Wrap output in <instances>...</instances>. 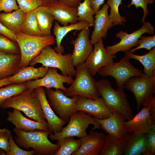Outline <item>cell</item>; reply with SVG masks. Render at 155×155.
Masks as SVG:
<instances>
[{
    "instance_id": "cell-1",
    "label": "cell",
    "mask_w": 155,
    "mask_h": 155,
    "mask_svg": "<svg viewBox=\"0 0 155 155\" xmlns=\"http://www.w3.org/2000/svg\"><path fill=\"white\" fill-rule=\"evenodd\" d=\"M16 136L14 141L20 147L26 150L32 148L38 155H55L59 148L56 143L54 144L48 139L51 133L49 131L37 130L25 131L15 128Z\"/></svg>"
},
{
    "instance_id": "cell-2",
    "label": "cell",
    "mask_w": 155,
    "mask_h": 155,
    "mask_svg": "<svg viewBox=\"0 0 155 155\" xmlns=\"http://www.w3.org/2000/svg\"><path fill=\"white\" fill-rule=\"evenodd\" d=\"M0 107L3 109L16 108L35 121L47 122L35 89L27 88L9 98L2 102Z\"/></svg>"
},
{
    "instance_id": "cell-3",
    "label": "cell",
    "mask_w": 155,
    "mask_h": 155,
    "mask_svg": "<svg viewBox=\"0 0 155 155\" xmlns=\"http://www.w3.org/2000/svg\"><path fill=\"white\" fill-rule=\"evenodd\" d=\"M16 40L19 47L21 61L19 69L28 66L31 61L38 55L48 45H54L55 38L51 34L45 36H35L20 32L15 33Z\"/></svg>"
},
{
    "instance_id": "cell-4",
    "label": "cell",
    "mask_w": 155,
    "mask_h": 155,
    "mask_svg": "<svg viewBox=\"0 0 155 155\" xmlns=\"http://www.w3.org/2000/svg\"><path fill=\"white\" fill-rule=\"evenodd\" d=\"M96 85L101 98L112 111L121 113L127 121L133 118L132 110L126 98L123 88H118L115 90L112 87L110 82L104 79L96 82Z\"/></svg>"
},
{
    "instance_id": "cell-5",
    "label": "cell",
    "mask_w": 155,
    "mask_h": 155,
    "mask_svg": "<svg viewBox=\"0 0 155 155\" xmlns=\"http://www.w3.org/2000/svg\"><path fill=\"white\" fill-rule=\"evenodd\" d=\"M68 122L67 125L63 127L60 132L50 133L49 135L50 139L57 141L69 137L83 138L87 135L86 130L91 124L94 126L92 130L100 129V125L95 121L94 117L82 111H78L71 115Z\"/></svg>"
},
{
    "instance_id": "cell-6",
    "label": "cell",
    "mask_w": 155,
    "mask_h": 155,
    "mask_svg": "<svg viewBox=\"0 0 155 155\" xmlns=\"http://www.w3.org/2000/svg\"><path fill=\"white\" fill-rule=\"evenodd\" d=\"M38 63L41 64L42 66L58 69L64 76L72 77L75 75L76 70L72 64V54L63 55L57 53L50 45L44 48L31 61L29 65L33 66Z\"/></svg>"
},
{
    "instance_id": "cell-7",
    "label": "cell",
    "mask_w": 155,
    "mask_h": 155,
    "mask_svg": "<svg viewBox=\"0 0 155 155\" xmlns=\"http://www.w3.org/2000/svg\"><path fill=\"white\" fill-rule=\"evenodd\" d=\"M84 63L76 67L75 78L71 86L64 92L68 97L79 96L96 99L101 97L96 81L84 66Z\"/></svg>"
},
{
    "instance_id": "cell-8",
    "label": "cell",
    "mask_w": 155,
    "mask_h": 155,
    "mask_svg": "<svg viewBox=\"0 0 155 155\" xmlns=\"http://www.w3.org/2000/svg\"><path fill=\"white\" fill-rule=\"evenodd\" d=\"M129 60L125 56L119 62H113L108 66L102 67L98 73L102 76L112 77L115 80L118 88H124L125 82L131 77L144 75V71L136 68Z\"/></svg>"
},
{
    "instance_id": "cell-9",
    "label": "cell",
    "mask_w": 155,
    "mask_h": 155,
    "mask_svg": "<svg viewBox=\"0 0 155 155\" xmlns=\"http://www.w3.org/2000/svg\"><path fill=\"white\" fill-rule=\"evenodd\" d=\"M48 100L51 106L59 118L66 123L71 115L76 112L75 102L76 96L70 98L59 89L44 88Z\"/></svg>"
},
{
    "instance_id": "cell-10",
    "label": "cell",
    "mask_w": 155,
    "mask_h": 155,
    "mask_svg": "<svg viewBox=\"0 0 155 155\" xmlns=\"http://www.w3.org/2000/svg\"><path fill=\"white\" fill-rule=\"evenodd\" d=\"M143 23L140 28L131 33L122 30L117 33L116 36L120 39V41L115 45L106 46V51L112 55L120 51H129L133 47L138 45V40L143 34L146 33L154 34V28L151 23L146 21Z\"/></svg>"
},
{
    "instance_id": "cell-11",
    "label": "cell",
    "mask_w": 155,
    "mask_h": 155,
    "mask_svg": "<svg viewBox=\"0 0 155 155\" xmlns=\"http://www.w3.org/2000/svg\"><path fill=\"white\" fill-rule=\"evenodd\" d=\"M123 88L129 90L134 95L139 111L142 101L155 93V75L148 77L145 75L131 77L125 82Z\"/></svg>"
},
{
    "instance_id": "cell-12",
    "label": "cell",
    "mask_w": 155,
    "mask_h": 155,
    "mask_svg": "<svg viewBox=\"0 0 155 155\" xmlns=\"http://www.w3.org/2000/svg\"><path fill=\"white\" fill-rule=\"evenodd\" d=\"M93 50L84 63L92 76L95 75L102 67L113 62L115 55L110 54L104 47L102 38L94 44Z\"/></svg>"
},
{
    "instance_id": "cell-13",
    "label": "cell",
    "mask_w": 155,
    "mask_h": 155,
    "mask_svg": "<svg viewBox=\"0 0 155 155\" xmlns=\"http://www.w3.org/2000/svg\"><path fill=\"white\" fill-rule=\"evenodd\" d=\"M73 81L71 77L59 74L57 68L49 67L46 74L43 78L24 83L27 88L34 89L39 87H43L46 88L59 89L65 92L67 88L64 86V84L71 85Z\"/></svg>"
},
{
    "instance_id": "cell-14",
    "label": "cell",
    "mask_w": 155,
    "mask_h": 155,
    "mask_svg": "<svg viewBox=\"0 0 155 155\" xmlns=\"http://www.w3.org/2000/svg\"><path fill=\"white\" fill-rule=\"evenodd\" d=\"M75 106L77 111H83L100 119L107 118L112 113L101 97L93 99L77 96Z\"/></svg>"
},
{
    "instance_id": "cell-15",
    "label": "cell",
    "mask_w": 155,
    "mask_h": 155,
    "mask_svg": "<svg viewBox=\"0 0 155 155\" xmlns=\"http://www.w3.org/2000/svg\"><path fill=\"white\" fill-rule=\"evenodd\" d=\"M90 31L89 27L82 30L77 37L71 42L74 47L72 58L74 67L84 63L93 50V44L89 39Z\"/></svg>"
},
{
    "instance_id": "cell-16",
    "label": "cell",
    "mask_w": 155,
    "mask_h": 155,
    "mask_svg": "<svg viewBox=\"0 0 155 155\" xmlns=\"http://www.w3.org/2000/svg\"><path fill=\"white\" fill-rule=\"evenodd\" d=\"M112 115L107 118L100 119L94 117L95 121L100 125V128L121 140H124L128 132L124 125L126 119L119 112L112 111Z\"/></svg>"
},
{
    "instance_id": "cell-17",
    "label": "cell",
    "mask_w": 155,
    "mask_h": 155,
    "mask_svg": "<svg viewBox=\"0 0 155 155\" xmlns=\"http://www.w3.org/2000/svg\"><path fill=\"white\" fill-rule=\"evenodd\" d=\"M155 119L151 117L149 109L144 107L131 120L125 121V130L134 134H148L155 125Z\"/></svg>"
},
{
    "instance_id": "cell-18",
    "label": "cell",
    "mask_w": 155,
    "mask_h": 155,
    "mask_svg": "<svg viewBox=\"0 0 155 155\" xmlns=\"http://www.w3.org/2000/svg\"><path fill=\"white\" fill-rule=\"evenodd\" d=\"M34 89L48 123L49 131L51 133L60 132L67 123L60 119L54 112L48 101L44 87H39Z\"/></svg>"
},
{
    "instance_id": "cell-19",
    "label": "cell",
    "mask_w": 155,
    "mask_h": 155,
    "mask_svg": "<svg viewBox=\"0 0 155 155\" xmlns=\"http://www.w3.org/2000/svg\"><path fill=\"white\" fill-rule=\"evenodd\" d=\"M106 135L102 132L91 130L81 139L80 148L72 155H99L104 145Z\"/></svg>"
},
{
    "instance_id": "cell-20",
    "label": "cell",
    "mask_w": 155,
    "mask_h": 155,
    "mask_svg": "<svg viewBox=\"0 0 155 155\" xmlns=\"http://www.w3.org/2000/svg\"><path fill=\"white\" fill-rule=\"evenodd\" d=\"M109 7L107 4H104L95 14L94 20V30L91 36L90 41L93 45L100 39L106 38L108 30L113 27V23L108 15Z\"/></svg>"
},
{
    "instance_id": "cell-21",
    "label": "cell",
    "mask_w": 155,
    "mask_h": 155,
    "mask_svg": "<svg viewBox=\"0 0 155 155\" xmlns=\"http://www.w3.org/2000/svg\"><path fill=\"white\" fill-rule=\"evenodd\" d=\"M6 120L15 127V128L25 131L37 130L49 131L48 123L30 120L24 116L20 111L13 108L12 111L8 113Z\"/></svg>"
},
{
    "instance_id": "cell-22",
    "label": "cell",
    "mask_w": 155,
    "mask_h": 155,
    "mask_svg": "<svg viewBox=\"0 0 155 155\" xmlns=\"http://www.w3.org/2000/svg\"><path fill=\"white\" fill-rule=\"evenodd\" d=\"M49 8L54 19L63 26L78 22L77 7L58 2Z\"/></svg>"
},
{
    "instance_id": "cell-23",
    "label": "cell",
    "mask_w": 155,
    "mask_h": 155,
    "mask_svg": "<svg viewBox=\"0 0 155 155\" xmlns=\"http://www.w3.org/2000/svg\"><path fill=\"white\" fill-rule=\"evenodd\" d=\"M21 61L20 53L0 51V80L17 73Z\"/></svg>"
},
{
    "instance_id": "cell-24",
    "label": "cell",
    "mask_w": 155,
    "mask_h": 155,
    "mask_svg": "<svg viewBox=\"0 0 155 155\" xmlns=\"http://www.w3.org/2000/svg\"><path fill=\"white\" fill-rule=\"evenodd\" d=\"M148 142V134L128 133L124 139V155H144L146 150Z\"/></svg>"
},
{
    "instance_id": "cell-25",
    "label": "cell",
    "mask_w": 155,
    "mask_h": 155,
    "mask_svg": "<svg viewBox=\"0 0 155 155\" xmlns=\"http://www.w3.org/2000/svg\"><path fill=\"white\" fill-rule=\"evenodd\" d=\"M48 67L41 66L34 68L27 66L18 70V72L8 78L12 83L20 84L26 82L37 80L44 77L47 74Z\"/></svg>"
},
{
    "instance_id": "cell-26",
    "label": "cell",
    "mask_w": 155,
    "mask_h": 155,
    "mask_svg": "<svg viewBox=\"0 0 155 155\" xmlns=\"http://www.w3.org/2000/svg\"><path fill=\"white\" fill-rule=\"evenodd\" d=\"M90 26L89 23L85 21H81L71 24L69 25L61 26L58 22L55 21L53 30V34L55 37L57 46L53 49L57 53L63 54L64 48L61 45L62 40L67 33L73 30H80Z\"/></svg>"
},
{
    "instance_id": "cell-27",
    "label": "cell",
    "mask_w": 155,
    "mask_h": 155,
    "mask_svg": "<svg viewBox=\"0 0 155 155\" xmlns=\"http://www.w3.org/2000/svg\"><path fill=\"white\" fill-rule=\"evenodd\" d=\"M34 11L38 21L41 36L51 35V29L55 20L49 7L44 6L38 7Z\"/></svg>"
},
{
    "instance_id": "cell-28",
    "label": "cell",
    "mask_w": 155,
    "mask_h": 155,
    "mask_svg": "<svg viewBox=\"0 0 155 155\" xmlns=\"http://www.w3.org/2000/svg\"><path fill=\"white\" fill-rule=\"evenodd\" d=\"M27 14L20 8L12 13H0V22L8 29L16 33L19 32Z\"/></svg>"
},
{
    "instance_id": "cell-29",
    "label": "cell",
    "mask_w": 155,
    "mask_h": 155,
    "mask_svg": "<svg viewBox=\"0 0 155 155\" xmlns=\"http://www.w3.org/2000/svg\"><path fill=\"white\" fill-rule=\"evenodd\" d=\"M126 56L129 58L138 61L144 67L145 75L148 77L155 75V47L147 53L142 55L134 54L127 51L125 52Z\"/></svg>"
},
{
    "instance_id": "cell-30",
    "label": "cell",
    "mask_w": 155,
    "mask_h": 155,
    "mask_svg": "<svg viewBox=\"0 0 155 155\" xmlns=\"http://www.w3.org/2000/svg\"><path fill=\"white\" fill-rule=\"evenodd\" d=\"M124 139L121 140L108 134L106 135L103 148L100 155H120L124 154L125 150Z\"/></svg>"
},
{
    "instance_id": "cell-31",
    "label": "cell",
    "mask_w": 155,
    "mask_h": 155,
    "mask_svg": "<svg viewBox=\"0 0 155 155\" xmlns=\"http://www.w3.org/2000/svg\"><path fill=\"white\" fill-rule=\"evenodd\" d=\"M19 31L30 36H41L34 10L27 13L26 18L20 26Z\"/></svg>"
},
{
    "instance_id": "cell-32",
    "label": "cell",
    "mask_w": 155,
    "mask_h": 155,
    "mask_svg": "<svg viewBox=\"0 0 155 155\" xmlns=\"http://www.w3.org/2000/svg\"><path fill=\"white\" fill-rule=\"evenodd\" d=\"M57 143L59 148L55 155H72L80 148L81 139H75L73 137H66L57 141Z\"/></svg>"
},
{
    "instance_id": "cell-33",
    "label": "cell",
    "mask_w": 155,
    "mask_h": 155,
    "mask_svg": "<svg viewBox=\"0 0 155 155\" xmlns=\"http://www.w3.org/2000/svg\"><path fill=\"white\" fill-rule=\"evenodd\" d=\"M77 8L78 22L86 21L89 23L90 26H93V15L96 12L92 7L90 0H84L79 4Z\"/></svg>"
},
{
    "instance_id": "cell-34",
    "label": "cell",
    "mask_w": 155,
    "mask_h": 155,
    "mask_svg": "<svg viewBox=\"0 0 155 155\" xmlns=\"http://www.w3.org/2000/svg\"><path fill=\"white\" fill-rule=\"evenodd\" d=\"M122 0H108L107 4L110 7L109 17L113 25H124L126 21L125 17L121 16L119 14V7L122 4Z\"/></svg>"
},
{
    "instance_id": "cell-35",
    "label": "cell",
    "mask_w": 155,
    "mask_h": 155,
    "mask_svg": "<svg viewBox=\"0 0 155 155\" xmlns=\"http://www.w3.org/2000/svg\"><path fill=\"white\" fill-rule=\"evenodd\" d=\"M27 89L24 83H12L0 88V104L9 98Z\"/></svg>"
},
{
    "instance_id": "cell-36",
    "label": "cell",
    "mask_w": 155,
    "mask_h": 155,
    "mask_svg": "<svg viewBox=\"0 0 155 155\" xmlns=\"http://www.w3.org/2000/svg\"><path fill=\"white\" fill-rule=\"evenodd\" d=\"M0 51L12 53H20L19 47L18 44L1 34Z\"/></svg>"
},
{
    "instance_id": "cell-37",
    "label": "cell",
    "mask_w": 155,
    "mask_h": 155,
    "mask_svg": "<svg viewBox=\"0 0 155 155\" xmlns=\"http://www.w3.org/2000/svg\"><path fill=\"white\" fill-rule=\"evenodd\" d=\"M9 151L5 154V155H32L35 153V151L33 149L27 151L21 148L13 140L11 134L9 136Z\"/></svg>"
},
{
    "instance_id": "cell-38",
    "label": "cell",
    "mask_w": 155,
    "mask_h": 155,
    "mask_svg": "<svg viewBox=\"0 0 155 155\" xmlns=\"http://www.w3.org/2000/svg\"><path fill=\"white\" fill-rule=\"evenodd\" d=\"M138 46L134 49H131L129 51L133 53L137 50L144 48L150 51L155 47V35L152 36H142L138 41Z\"/></svg>"
},
{
    "instance_id": "cell-39",
    "label": "cell",
    "mask_w": 155,
    "mask_h": 155,
    "mask_svg": "<svg viewBox=\"0 0 155 155\" xmlns=\"http://www.w3.org/2000/svg\"><path fill=\"white\" fill-rule=\"evenodd\" d=\"M16 0L20 9L26 13L34 10L39 6L43 5L42 2L40 0Z\"/></svg>"
},
{
    "instance_id": "cell-40",
    "label": "cell",
    "mask_w": 155,
    "mask_h": 155,
    "mask_svg": "<svg viewBox=\"0 0 155 155\" xmlns=\"http://www.w3.org/2000/svg\"><path fill=\"white\" fill-rule=\"evenodd\" d=\"M154 1L153 0H131V3L127 5V7L129 8L131 6L134 5L136 9L139 7H141L143 11V16L141 22L143 23L145 21L147 16L149 14L147 5L148 4H152Z\"/></svg>"
},
{
    "instance_id": "cell-41",
    "label": "cell",
    "mask_w": 155,
    "mask_h": 155,
    "mask_svg": "<svg viewBox=\"0 0 155 155\" xmlns=\"http://www.w3.org/2000/svg\"><path fill=\"white\" fill-rule=\"evenodd\" d=\"M11 132L6 128L0 129V149L6 153L9 151V138Z\"/></svg>"
},
{
    "instance_id": "cell-42",
    "label": "cell",
    "mask_w": 155,
    "mask_h": 155,
    "mask_svg": "<svg viewBox=\"0 0 155 155\" xmlns=\"http://www.w3.org/2000/svg\"><path fill=\"white\" fill-rule=\"evenodd\" d=\"M148 142L146 149L144 155L155 154V125L148 134Z\"/></svg>"
},
{
    "instance_id": "cell-43",
    "label": "cell",
    "mask_w": 155,
    "mask_h": 155,
    "mask_svg": "<svg viewBox=\"0 0 155 155\" xmlns=\"http://www.w3.org/2000/svg\"><path fill=\"white\" fill-rule=\"evenodd\" d=\"M16 0H0V12L5 13H11L13 10L19 9Z\"/></svg>"
},
{
    "instance_id": "cell-44",
    "label": "cell",
    "mask_w": 155,
    "mask_h": 155,
    "mask_svg": "<svg viewBox=\"0 0 155 155\" xmlns=\"http://www.w3.org/2000/svg\"><path fill=\"white\" fill-rule=\"evenodd\" d=\"M141 105L149 109L151 117L155 119V97L154 95L145 99L142 102Z\"/></svg>"
},
{
    "instance_id": "cell-45",
    "label": "cell",
    "mask_w": 155,
    "mask_h": 155,
    "mask_svg": "<svg viewBox=\"0 0 155 155\" xmlns=\"http://www.w3.org/2000/svg\"><path fill=\"white\" fill-rule=\"evenodd\" d=\"M0 34L7 37L13 42L17 43L15 33L8 29L0 22Z\"/></svg>"
},
{
    "instance_id": "cell-46",
    "label": "cell",
    "mask_w": 155,
    "mask_h": 155,
    "mask_svg": "<svg viewBox=\"0 0 155 155\" xmlns=\"http://www.w3.org/2000/svg\"><path fill=\"white\" fill-rule=\"evenodd\" d=\"M92 7L97 12L104 3L105 0H89Z\"/></svg>"
},
{
    "instance_id": "cell-47",
    "label": "cell",
    "mask_w": 155,
    "mask_h": 155,
    "mask_svg": "<svg viewBox=\"0 0 155 155\" xmlns=\"http://www.w3.org/2000/svg\"><path fill=\"white\" fill-rule=\"evenodd\" d=\"M82 0H60L59 2L72 7H77Z\"/></svg>"
},
{
    "instance_id": "cell-48",
    "label": "cell",
    "mask_w": 155,
    "mask_h": 155,
    "mask_svg": "<svg viewBox=\"0 0 155 155\" xmlns=\"http://www.w3.org/2000/svg\"><path fill=\"white\" fill-rule=\"evenodd\" d=\"M44 6L50 7L59 2L60 0H40Z\"/></svg>"
},
{
    "instance_id": "cell-49",
    "label": "cell",
    "mask_w": 155,
    "mask_h": 155,
    "mask_svg": "<svg viewBox=\"0 0 155 155\" xmlns=\"http://www.w3.org/2000/svg\"><path fill=\"white\" fill-rule=\"evenodd\" d=\"M12 83V82L8 80V78L1 79L0 80V87Z\"/></svg>"
},
{
    "instance_id": "cell-50",
    "label": "cell",
    "mask_w": 155,
    "mask_h": 155,
    "mask_svg": "<svg viewBox=\"0 0 155 155\" xmlns=\"http://www.w3.org/2000/svg\"><path fill=\"white\" fill-rule=\"evenodd\" d=\"M0 155H5V153L3 151L0 149Z\"/></svg>"
},
{
    "instance_id": "cell-51",
    "label": "cell",
    "mask_w": 155,
    "mask_h": 155,
    "mask_svg": "<svg viewBox=\"0 0 155 155\" xmlns=\"http://www.w3.org/2000/svg\"><path fill=\"white\" fill-rule=\"evenodd\" d=\"M154 1L155 0H153Z\"/></svg>"
}]
</instances>
